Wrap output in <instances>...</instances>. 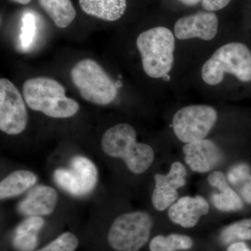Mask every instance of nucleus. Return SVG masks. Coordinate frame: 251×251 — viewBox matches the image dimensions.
<instances>
[{
	"instance_id": "nucleus-24",
	"label": "nucleus",
	"mask_w": 251,
	"mask_h": 251,
	"mask_svg": "<svg viewBox=\"0 0 251 251\" xmlns=\"http://www.w3.org/2000/svg\"><path fill=\"white\" fill-rule=\"evenodd\" d=\"M37 242V233L35 232H15L13 239L15 249L19 251H32Z\"/></svg>"
},
{
	"instance_id": "nucleus-28",
	"label": "nucleus",
	"mask_w": 251,
	"mask_h": 251,
	"mask_svg": "<svg viewBox=\"0 0 251 251\" xmlns=\"http://www.w3.org/2000/svg\"><path fill=\"white\" fill-rule=\"evenodd\" d=\"M179 1L185 5H187V6H195V5H197L202 0H179Z\"/></svg>"
},
{
	"instance_id": "nucleus-23",
	"label": "nucleus",
	"mask_w": 251,
	"mask_h": 251,
	"mask_svg": "<svg viewBox=\"0 0 251 251\" xmlns=\"http://www.w3.org/2000/svg\"><path fill=\"white\" fill-rule=\"evenodd\" d=\"M78 244L76 236L72 232H65L37 251H75Z\"/></svg>"
},
{
	"instance_id": "nucleus-3",
	"label": "nucleus",
	"mask_w": 251,
	"mask_h": 251,
	"mask_svg": "<svg viewBox=\"0 0 251 251\" xmlns=\"http://www.w3.org/2000/svg\"><path fill=\"white\" fill-rule=\"evenodd\" d=\"M144 71L153 78L163 77L171 72L174 61V35L168 28H151L137 38Z\"/></svg>"
},
{
	"instance_id": "nucleus-25",
	"label": "nucleus",
	"mask_w": 251,
	"mask_h": 251,
	"mask_svg": "<svg viewBox=\"0 0 251 251\" xmlns=\"http://www.w3.org/2000/svg\"><path fill=\"white\" fill-rule=\"evenodd\" d=\"M45 224V221L40 216H30L23 221L16 227L15 232H35L38 233Z\"/></svg>"
},
{
	"instance_id": "nucleus-31",
	"label": "nucleus",
	"mask_w": 251,
	"mask_h": 251,
	"mask_svg": "<svg viewBox=\"0 0 251 251\" xmlns=\"http://www.w3.org/2000/svg\"><path fill=\"white\" fill-rule=\"evenodd\" d=\"M163 79L164 80L168 81L170 80V79H171V77H170V75H168V74H167V75H165V76L163 77Z\"/></svg>"
},
{
	"instance_id": "nucleus-10",
	"label": "nucleus",
	"mask_w": 251,
	"mask_h": 251,
	"mask_svg": "<svg viewBox=\"0 0 251 251\" xmlns=\"http://www.w3.org/2000/svg\"><path fill=\"white\" fill-rule=\"evenodd\" d=\"M186 175L184 166L179 162H175L168 175L155 176L156 185L152 195L155 209L163 211L173 205L178 198L176 190L186 184Z\"/></svg>"
},
{
	"instance_id": "nucleus-1",
	"label": "nucleus",
	"mask_w": 251,
	"mask_h": 251,
	"mask_svg": "<svg viewBox=\"0 0 251 251\" xmlns=\"http://www.w3.org/2000/svg\"><path fill=\"white\" fill-rule=\"evenodd\" d=\"M23 93L28 106L53 118H69L78 112L79 104L66 96L65 88L54 79L38 77L23 84Z\"/></svg>"
},
{
	"instance_id": "nucleus-8",
	"label": "nucleus",
	"mask_w": 251,
	"mask_h": 251,
	"mask_svg": "<svg viewBox=\"0 0 251 251\" xmlns=\"http://www.w3.org/2000/svg\"><path fill=\"white\" fill-rule=\"evenodd\" d=\"M54 180L66 192L81 197L93 191L98 180V172L90 159L77 156L72 158L70 168L54 171Z\"/></svg>"
},
{
	"instance_id": "nucleus-20",
	"label": "nucleus",
	"mask_w": 251,
	"mask_h": 251,
	"mask_svg": "<svg viewBox=\"0 0 251 251\" xmlns=\"http://www.w3.org/2000/svg\"><path fill=\"white\" fill-rule=\"evenodd\" d=\"M193 241L187 236L171 234L168 237L156 236L150 242L151 251H176L187 250L193 247Z\"/></svg>"
},
{
	"instance_id": "nucleus-9",
	"label": "nucleus",
	"mask_w": 251,
	"mask_h": 251,
	"mask_svg": "<svg viewBox=\"0 0 251 251\" xmlns=\"http://www.w3.org/2000/svg\"><path fill=\"white\" fill-rule=\"evenodd\" d=\"M27 112L22 96L11 81L0 80V129L18 135L25 129Z\"/></svg>"
},
{
	"instance_id": "nucleus-12",
	"label": "nucleus",
	"mask_w": 251,
	"mask_h": 251,
	"mask_svg": "<svg viewBox=\"0 0 251 251\" xmlns=\"http://www.w3.org/2000/svg\"><path fill=\"white\" fill-rule=\"evenodd\" d=\"M183 151L185 161L191 169L198 173H206L215 168L221 161V153L217 146L207 140L186 143Z\"/></svg>"
},
{
	"instance_id": "nucleus-22",
	"label": "nucleus",
	"mask_w": 251,
	"mask_h": 251,
	"mask_svg": "<svg viewBox=\"0 0 251 251\" xmlns=\"http://www.w3.org/2000/svg\"><path fill=\"white\" fill-rule=\"evenodd\" d=\"M37 25L35 15L27 12L21 19V29L20 34V44L23 49H27L35 39Z\"/></svg>"
},
{
	"instance_id": "nucleus-4",
	"label": "nucleus",
	"mask_w": 251,
	"mask_h": 251,
	"mask_svg": "<svg viewBox=\"0 0 251 251\" xmlns=\"http://www.w3.org/2000/svg\"><path fill=\"white\" fill-rule=\"evenodd\" d=\"M226 73L242 82L251 81V52L247 46L230 43L220 48L203 66L202 77L208 85H219Z\"/></svg>"
},
{
	"instance_id": "nucleus-21",
	"label": "nucleus",
	"mask_w": 251,
	"mask_h": 251,
	"mask_svg": "<svg viewBox=\"0 0 251 251\" xmlns=\"http://www.w3.org/2000/svg\"><path fill=\"white\" fill-rule=\"evenodd\" d=\"M225 244L237 240H251V219H245L229 226L221 233Z\"/></svg>"
},
{
	"instance_id": "nucleus-2",
	"label": "nucleus",
	"mask_w": 251,
	"mask_h": 251,
	"mask_svg": "<svg viewBox=\"0 0 251 251\" xmlns=\"http://www.w3.org/2000/svg\"><path fill=\"white\" fill-rule=\"evenodd\" d=\"M101 147L108 156L122 158L135 174L146 171L154 158L152 148L138 143L134 128L127 124H120L107 130L102 137Z\"/></svg>"
},
{
	"instance_id": "nucleus-17",
	"label": "nucleus",
	"mask_w": 251,
	"mask_h": 251,
	"mask_svg": "<svg viewBox=\"0 0 251 251\" xmlns=\"http://www.w3.org/2000/svg\"><path fill=\"white\" fill-rule=\"evenodd\" d=\"M36 181L37 176L30 171H15L0 183V198L3 200L19 196L34 186Z\"/></svg>"
},
{
	"instance_id": "nucleus-30",
	"label": "nucleus",
	"mask_w": 251,
	"mask_h": 251,
	"mask_svg": "<svg viewBox=\"0 0 251 251\" xmlns=\"http://www.w3.org/2000/svg\"><path fill=\"white\" fill-rule=\"evenodd\" d=\"M115 85H116L117 89L121 88L122 87V82L120 80H117L116 82H115Z\"/></svg>"
},
{
	"instance_id": "nucleus-26",
	"label": "nucleus",
	"mask_w": 251,
	"mask_h": 251,
	"mask_svg": "<svg viewBox=\"0 0 251 251\" xmlns=\"http://www.w3.org/2000/svg\"><path fill=\"white\" fill-rule=\"evenodd\" d=\"M230 1L231 0H202V5L206 11H219L228 5Z\"/></svg>"
},
{
	"instance_id": "nucleus-11",
	"label": "nucleus",
	"mask_w": 251,
	"mask_h": 251,
	"mask_svg": "<svg viewBox=\"0 0 251 251\" xmlns=\"http://www.w3.org/2000/svg\"><path fill=\"white\" fill-rule=\"evenodd\" d=\"M219 20L214 13L198 12L179 18L175 25V34L180 40L199 38L214 39L217 34Z\"/></svg>"
},
{
	"instance_id": "nucleus-13",
	"label": "nucleus",
	"mask_w": 251,
	"mask_h": 251,
	"mask_svg": "<svg viewBox=\"0 0 251 251\" xmlns=\"http://www.w3.org/2000/svg\"><path fill=\"white\" fill-rule=\"evenodd\" d=\"M57 200L58 196L53 188L44 185L37 186L20 203L18 211L25 216L49 215L53 212Z\"/></svg>"
},
{
	"instance_id": "nucleus-6",
	"label": "nucleus",
	"mask_w": 251,
	"mask_h": 251,
	"mask_svg": "<svg viewBox=\"0 0 251 251\" xmlns=\"http://www.w3.org/2000/svg\"><path fill=\"white\" fill-rule=\"evenodd\" d=\"M152 221L144 211L128 213L117 217L109 229L108 241L117 251H138L148 243Z\"/></svg>"
},
{
	"instance_id": "nucleus-15",
	"label": "nucleus",
	"mask_w": 251,
	"mask_h": 251,
	"mask_svg": "<svg viewBox=\"0 0 251 251\" xmlns=\"http://www.w3.org/2000/svg\"><path fill=\"white\" fill-rule=\"evenodd\" d=\"M208 181L211 186L218 188L219 194H214L211 197L214 205L221 211H237L242 209V200L226 181L222 173L214 172L208 176Z\"/></svg>"
},
{
	"instance_id": "nucleus-14",
	"label": "nucleus",
	"mask_w": 251,
	"mask_h": 251,
	"mask_svg": "<svg viewBox=\"0 0 251 251\" xmlns=\"http://www.w3.org/2000/svg\"><path fill=\"white\" fill-rule=\"evenodd\" d=\"M209 211V204L201 196L184 197L170 206L168 215L175 224L186 228L194 227L200 218Z\"/></svg>"
},
{
	"instance_id": "nucleus-7",
	"label": "nucleus",
	"mask_w": 251,
	"mask_h": 251,
	"mask_svg": "<svg viewBox=\"0 0 251 251\" xmlns=\"http://www.w3.org/2000/svg\"><path fill=\"white\" fill-rule=\"evenodd\" d=\"M217 120L215 109L207 105H190L180 109L173 118L175 135L181 142L204 139Z\"/></svg>"
},
{
	"instance_id": "nucleus-18",
	"label": "nucleus",
	"mask_w": 251,
	"mask_h": 251,
	"mask_svg": "<svg viewBox=\"0 0 251 251\" xmlns=\"http://www.w3.org/2000/svg\"><path fill=\"white\" fill-rule=\"evenodd\" d=\"M38 1L57 27H67L76 16V11L71 0H38Z\"/></svg>"
},
{
	"instance_id": "nucleus-27",
	"label": "nucleus",
	"mask_w": 251,
	"mask_h": 251,
	"mask_svg": "<svg viewBox=\"0 0 251 251\" xmlns=\"http://www.w3.org/2000/svg\"><path fill=\"white\" fill-rule=\"evenodd\" d=\"M227 251H251L244 243L237 242L231 245Z\"/></svg>"
},
{
	"instance_id": "nucleus-5",
	"label": "nucleus",
	"mask_w": 251,
	"mask_h": 251,
	"mask_svg": "<svg viewBox=\"0 0 251 251\" xmlns=\"http://www.w3.org/2000/svg\"><path fill=\"white\" fill-rule=\"evenodd\" d=\"M70 74L73 83L87 101L105 105L117 98L118 89L115 82L93 59L80 60L72 68Z\"/></svg>"
},
{
	"instance_id": "nucleus-29",
	"label": "nucleus",
	"mask_w": 251,
	"mask_h": 251,
	"mask_svg": "<svg viewBox=\"0 0 251 251\" xmlns=\"http://www.w3.org/2000/svg\"><path fill=\"white\" fill-rule=\"evenodd\" d=\"M14 2L18 3L21 4H27L31 1V0H12Z\"/></svg>"
},
{
	"instance_id": "nucleus-16",
	"label": "nucleus",
	"mask_w": 251,
	"mask_h": 251,
	"mask_svg": "<svg viewBox=\"0 0 251 251\" xmlns=\"http://www.w3.org/2000/svg\"><path fill=\"white\" fill-rule=\"evenodd\" d=\"M86 14L105 21H117L125 14L126 0H79Z\"/></svg>"
},
{
	"instance_id": "nucleus-19",
	"label": "nucleus",
	"mask_w": 251,
	"mask_h": 251,
	"mask_svg": "<svg viewBox=\"0 0 251 251\" xmlns=\"http://www.w3.org/2000/svg\"><path fill=\"white\" fill-rule=\"evenodd\" d=\"M230 184L234 186L245 202L251 204V173L246 164L234 167L227 175Z\"/></svg>"
}]
</instances>
